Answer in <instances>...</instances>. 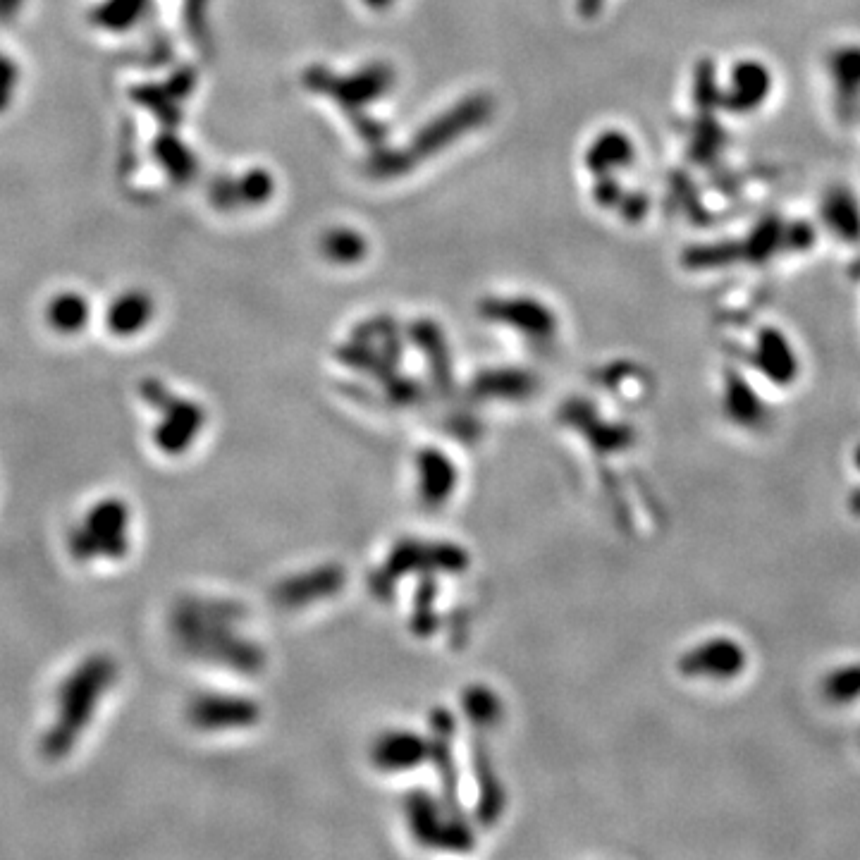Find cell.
<instances>
[{
	"instance_id": "cell-7",
	"label": "cell",
	"mask_w": 860,
	"mask_h": 860,
	"mask_svg": "<svg viewBox=\"0 0 860 860\" xmlns=\"http://www.w3.org/2000/svg\"><path fill=\"white\" fill-rule=\"evenodd\" d=\"M629 161H634V144L624 137V132H605L586 156L588 168L598 175L622 168Z\"/></svg>"
},
{
	"instance_id": "cell-13",
	"label": "cell",
	"mask_w": 860,
	"mask_h": 860,
	"mask_svg": "<svg viewBox=\"0 0 860 860\" xmlns=\"http://www.w3.org/2000/svg\"><path fill=\"white\" fill-rule=\"evenodd\" d=\"M605 0H579V12L583 17H595Z\"/></svg>"
},
{
	"instance_id": "cell-8",
	"label": "cell",
	"mask_w": 860,
	"mask_h": 860,
	"mask_svg": "<svg viewBox=\"0 0 860 860\" xmlns=\"http://www.w3.org/2000/svg\"><path fill=\"white\" fill-rule=\"evenodd\" d=\"M822 696L834 705H851L860 700V662L834 667L822 679Z\"/></svg>"
},
{
	"instance_id": "cell-11",
	"label": "cell",
	"mask_w": 860,
	"mask_h": 860,
	"mask_svg": "<svg viewBox=\"0 0 860 860\" xmlns=\"http://www.w3.org/2000/svg\"><path fill=\"white\" fill-rule=\"evenodd\" d=\"M270 194H273V180L263 170H251L237 187V196L247 204H263L270 199Z\"/></svg>"
},
{
	"instance_id": "cell-9",
	"label": "cell",
	"mask_w": 860,
	"mask_h": 860,
	"mask_svg": "<svg viewBox=\"0 0 860 860\" xmlns=\"http://www.w3.org/2000/svg\"><path fill=\"white\" fill-rule=\"evenodd\" d=\"M323 254L335 263H354L366 254L364 237L352 230H333L323 237Z\"/></svg>"
},
{
	"instance_id": "cell-4",
	"label": "cell",
	"mask_w": 860,
	"mask_h": 860,
	"mask_svg": "<svg viewBox=\"0 0 860 860\" xmlns=\"http://www.w3.org/2000/svg\"><path fill=\"white\" fill-rule=\"evenodd\" d=\"M318 82H321V89H328L344 108H359L376 101L380 94L390 89L392 72L385 65H373L347 82H333V79H325V75L318 77Z\"/></svg>"
},
{
	"instance_id": "cell-2",
	"label": "cell",
	"mask_w": 860,
	"mask_h": 860,
	"mask_svg": "<svg viewBox=\"0 0 860 860\" xmlns=\"http://www.w3.org/2000/svg\"><path fill=\"white\" fill-rule=\"evenodd\" d=\"M490 115V101L485 96H473L462 106L452 108L442 118L433 120L414 141V156H430L433 151L442 149L450 141L462 137L466 129L481 125Z\"/></svg>"
},
{
	"instance_id": "cell-12",
	"label": "cell",
	"mask_w": 860,
	"mask_h": 860,
	"mask_svg": "<svg viewBox=\"0 0 860 860\" xmlns=\"http://www.w3.org/2000/svg\"><path fill=\"white\" fill-rule=\"evenodd\" d=\"M829 220H832L837 232H844L846 237L858 235V213L851 199L841 196L834 206H829Z\"/></svg>"
},
{
	"instance_id": "cell-6",
	"label": "cell",
	"mask_w": 860,
	"mask_h": 860,
	"mask_svg": "<svg viewBox=\"0 0 860 860\" xmlns=\"http://www.w3.org/2000/svg\"><path fill=\"white\" fill-rule=\"evenodd\" d=\"M770 72L758 63H743L731 77V103L739 110L758 108L770 94Z\"/></svg>"
},
{
	"instance_id": "cell-10",
	"label": "cell",
	"mask_w": 860,
	"mask_h": 860,
	"mask_svg": "<svg viewBox=\"0 0 860 860\" xmlns=\"http://www.w3.org/2000/svg\"><path fill=\"white\" fill-rule=\"evenodd\" d=\"M151 306L141 294H132V297L122 299L118 309H113V328H118L120 333H137L141 325L149 318Z\"/></svg>"
},
{
	"instance_id": "cell-3",
	"label": "cell",
	"mask_w": 860,
	"mask_h": 860,
	"mask_svg": "<svg viewBox=\"0 0 860 860\" xmlns=\"http://www.w3.org/2000/svg\"><path fill=\"white\" fill-rule=\"evenodd\" d=\"M483 313L493 321L509 323L514 330L536 340H550L557 330V318L540 301L516 297V299H488L483 304Z\"/></svg>"
},
{
	"instance_id": "cell-1",
	"label": "cell",
	"mask_w": 860,
	"mask_h": 860,
	"mask_svg": "<svg viewBox=\"0 0 860 860\" xmlns=\"http://www.w3.org/2000/svg\"><path fill=\"white\" fill-rule=\"evenodd\" d=\"M748 665V653L731 636H712L686 650L679 660V672L688 679L734 681Z\"/></svg>"
},
{
	"instance_id": "cell-5",
	"label": "cell",
	"mask_w": 860,
	"mask_h": 860,
	"mask_svg": "<svg viewBox=\"0 0 860 860\" xmlns=\"http://www.w3.org/2000/svg\"><path fill=\"white\" fill-rule=\"evenodd\" d=\"M758 366L765 376H770L777 383L786 385L789 380L796 378V356L794 349L789 347L784 335L777 330H765L758 340Z\"/></svg>"
}]
</instances>
